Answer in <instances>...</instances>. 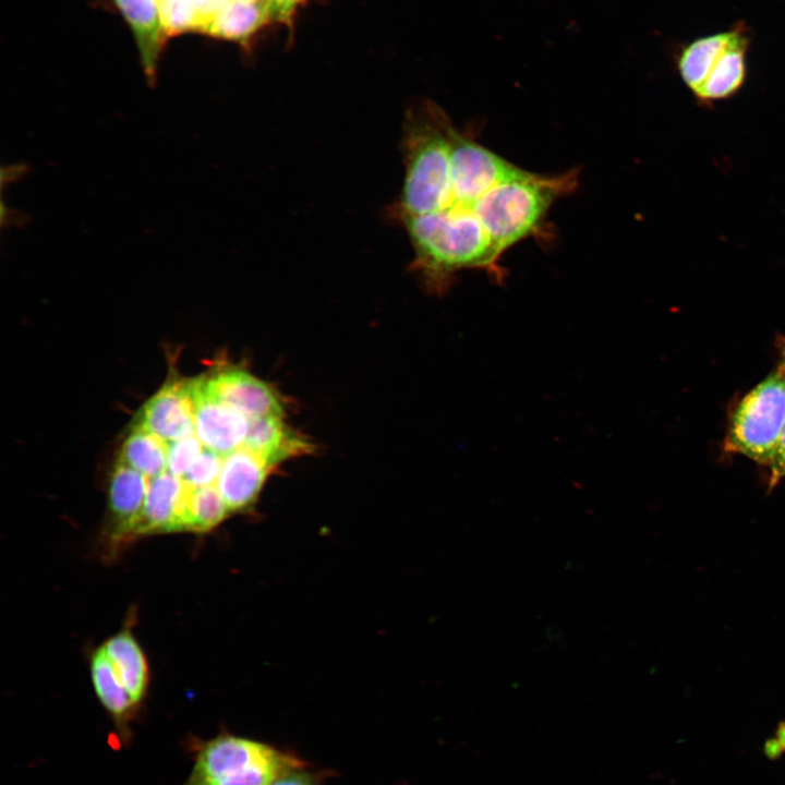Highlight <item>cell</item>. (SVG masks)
I'll use <instances>...</instances> for the list:
<instances>
[{
	"label": "cell",
	"mask_w": 785,
	"mask_h": 785,
	"mask_svg": "<svg viewBox=\"0 0 785 785\" xmlns=\"http://www.w3.org/2000/svg\"><path fill=\"white\" fill-rule=\"evenodd\" d=\"M404 177L389 213L407 232L412 268L436 291L467 269L500 282L505 253L541 235L553 204L578 185L576 169L536 173L497 155L428 100L406 113Z\"/></svg>",
	"instance_id": "obj_1"
},
{
	"label": "cell",
	"mask_w": 785,
	"mask_h": 785,
	"mask_svg": "<svg viewBox=\"0 0 785 785\" xmlns=\"http://www.w3.org/2000/svg\"><path fill=\"white\" fill-rule=\"evenodd\" d=\"M183 785H270L307 762L292 751L230 733L197 744Z\"/></svg>",
	"instance_id": "obj_2"
},
{
	"label": "cell",
	"mask_w": 785,
	"mask_h": 785,
	"mask_svg": "<svg viewBox=\"0 0 785 785\" xmlns=\"http://www.w3.org/2000/svg\"><path fill=\"white\" fill-rule=\"evenodd\" d=\"M771 373L735 407L724 439V451L739 454L769 467L785 423V338Z\"/></svg>",
	"instance_id": "obj_3"
},
{
	"label": "cell",
	"mask_w": 785,
	"mask_h": 785,
	"mask_svg": "<svg viewBox=\"0 0 785 785\" xmlns=\"http://www.w3.org/2000/svg\"><path fill=\"white\" fill-rule=\"evenodd\" d=\"M749 37L742 26L700 37L685 46L677 70L699 105L711 106L736 95L746 75Z\"/></svg>",
	"instance_id": "obj_4"
},
{
	"label": "cell",
	"mask_w": 785,
	"mask_h": 785,
	"mask_svg": "<svg viewBox=\"0 0 785 785\" xmlns=\"http://www.w3.org/2000/svg\"><path fill=\"white\" fill-rule=\"evenodd\" d=\"M194 431L203 446L221 456L242 447L250 419L212 397L203 378L191 381Z\"/></svg>",
	"instance_id": "obj_5"
},
{
	"label": "cell",
	"mask_w": 785,
	"mask_h": 785,
	"mask_svg": "<svg viewBox=\"0 0 785 785\" xmlns=\"http://www.w3.org/2000/svg\"><path fill=\"white\" fill-rule=\"evenodd\" d=\"M206 391L224 404L253 420L283 415L279 394L267 383L250 373L231 369L203 378Z\"/></svg>",
	"instance_id": "obj_6"
},
{
	"label": "cell",
	"mask_w": 785,
	"mask_h": 785,
	"mask_svg": "<svg viewBox=\"0 0 785 785\" xmlns=\"http://www.w3.org/2000/svg\"><path fill=\"white\" fill-rule=\"evenodd\" d=\"M137 426L166 443L195 434L191 381L167 383L143 407Z\"/></svg>",
	"instance_id": "obj_7"
},
{
	"label": "cell",
	"mask_w": 785,
	"mask_h": 785,
	"mask_svg": "<svg viewBox=\"0 0 785 785\" xmlns=\"http://www.w3.org/2000/svg\"><path fill=\"white\" fill-rule=\"evenodd\" d=\"M271 470L263 458L244 447L224 456L216 486L230 511L251 507Z\"/></svg>",
	"instance_id": "obj_8"
},
{
	"label": "cell",
	"mask_w": 785,
	"mask_h": 785,
	"mask_svg": "<svg viewBox=\"0 0 785 785\" xmlns=\"http://www.w3.org/2000/svg\"><path fill=\"white\" fill-rule=\"evenodd\" d=\"M188 486L168 471L148 479L144 510L136 535L183 530Z\"/></svg>",
	"instance_id": "obj_9"
},
{
	"label": "cell",
	"mask_w": 785,
	"mask_h": 785,
	"mask_svg": "<svg viewBox=\"0 0 785 785\" xmlns=\"http://www.w3.org/2000/svg\"><path fill=\"white\" fill-rule=\"evenodd\" d=\"M148 478L119 461L109 482L108 499L113 518V536L126 540L136 535L146 497Z\"/></svg>",
	"instance_id": "obj_10"
},
{
	"label": "cell",
	"mask_w": 785,
	"mask_h": 785,
	"mask_svg": "<svg viewBox=\"0 0 785 785\" xmlns=\"http://www.w3.org/2000/svg\"><path fill=\"white\" fill-rule=\"evenodd\" d=\"M242 447L263 458L273 468L291 457L311 451V444L285 424L282 416L250 420Z\"/></svg>",
	"instance_id": "obj_11"
},
{
	"label": "cell",
	"mask_w": 785,
	"mask_h": 785,
	"mask_svg": "<svg viewBox=\"0 0 785 785\" xmlns=\"http://www.w3.org/2000/svg\"><path fill=\"white\" fill-rule=\"evenodd\" d=\"M116 2L132 26L145 74L149 81H154L164 36L158 0H116Z\"/></svg>",
	"instance_id": "obj_12"
},
{
	"label": "cell",
	"mask_w": 785,
	"mask_h": 785,
	"mask_svg": "<svg viewBox=\"0 0 785 785\" xmlns=\"http://www.w3.org/2000/svg\"><path fill=\"white\" fill-rule=\"evenodd\" d=\"M90 671L98 699L112 716L121 737L128 740L130 735L129 725L135 717L140 706L121 685L101 648L93 655Z\"/></svg>",
	"instance_id": "obj_13"
},
{
	"label": "cell",
	"mask_w": 785,
	"mask_h": 785,
	"mask_svg": "<svg viewBox=\"0 0 785 785\" xmlns=\"http://www.w3.org/2000/svg\"><path fill=\"white\" fill-rule=\"evenodd\" d=\"M273 17L275 12L271 0H231L203 33L243 43Z\"/></svg>",
	"instance_id": "obj_14"
},
{
	"label": "cell",
	"mask_w": 785,
	"mask_h": 785,
	"mask_svg": "<svg viewBox=\"0 0 785 785\" xmlns=\"http://www.w3.org/2000/svg\"><path fill=\"white\" fill-rule=\"evenodd\" d=\"M121 685L140 706L148 685V667L138 643L129 631L111 637L101 647Z\"/></svg>",
	"instance_id": "obj_15"
},
{
	"label": "cell",
	"mask_w": 785,
	"mask_h": 785,
	"mask_svg": "<svg viewBox=\"0 0 785 785\" xmlns=\"http://www.w3.org/2000/svg\"><path fill=\"white\" fill-rule=\"evenodd\" d=\"M229 512L231 511L216 484L202 487L188 486L183 509V530L207 532L222 522Z\"/></svg>",
	"instance_id": "obj_16"
},
{
	"label": "cell",
	"mask_w": 785,
	"mask_h": 785,
	"mask_svg": "<svg viewBox=\"0 0 785 785\" xmlns=\"http://www.w3.org/2000/svg\"><path fill=\"white\" fill-rule=\"evenodd\" d=\"M120 461L152 479L167 470V443L135 426L123 443Z\"/></svg>",
	"instance_id": "obj_17"
},
{
	"label": "cell",
	"mask_w": 785,
	"mask_h": 785,
	"mask_svg": "<svg viewBox=\"0 0 785 785\" xmlns=\"http://www.w3.org/2000/svg\"><path fill=\"white\" fill-rule=\"evenodd\" d=\"M164 35L198 31V20L190 0H158Z\"/></svg>",
	"instance_id": "obj_18"
},
{
	"label": "cell",
	"mask_w": 785,
	"mask_h": 785,
	"mask_svg": "<svg viewBox=\"0 0 785 785\" xmlns=\"http://www.w3.org/2000/svg\"><path fill=\"white\" fill-rule=\"evenodd\" d=\"M204 446L195 434L167 443V470L181 478L196 460Z\"/></svg>",
	"instance_id": "obj_19"
},
{
	"label": "cell",
	"mask_w": 785,
	"mask_h": 785,
	"mask_svg": "<svg viewBox=\"0 0 785 785\" xmlns=\"http://www.w3.org/2000/svg\"><path fill=\"white\" fill-rule=\"evenodd\" d=\"M222 459L224 456L204 447L196 460L181 476L182 481L190 487H202L216 484L220 473Z\"/></svg>",
	"instance_id": "obj_20"
},
{
	"label": "cell",
	"mask_w": 785,
	"mask_h": 785,
	"mask_svg": "<svg viewBox=\"0 0 785 785\" xmlns=\"http://www.w3.org/2000/svg\"><path fill=\"white\" fill-rule=\"evenodd\" d=\"M198 20V32L207 25L231 0H190Z\"/></svg>",
	"instance_id": "obj_21"
},
{
	"label": "cell",
	"mask_w": 785,
	"mask_h": 785,
	"mask_svg": "<svg viewBox=\"0 0 785 785\" xmlns=\"http://www.w3.org/2000/svg\"><path fill=\"white\" fill-rule=\"evenodd\" d=\"M323 778L322 772H314L305 766L282 775L270 785H322Z\"/></svg>",
	"instance_id": "obj_22"
},
{
	"label": "cell",
	"mask_w": 785,
	"mask_h": 785,
	"mask_svg": "<svg viewBox=\"0 0 785 785\" xmlns=\"http://www.w3.org/2000/svg\"><path fill=\"white\" fill-rule=\"evenodd\" d=\"M769 470L768 491L770 492L785 476V423Z\"/></svg>",
	"instance_id": "obj_23"
},
{
	"label": "cell",
	"mask_w": 785,
	"mask_h": 785,
	"mask_svg": "<svg viewBox=\"0 0 785 785\" xmlns=\"http://www.w3.org/2000/svg\"><path fill=\"white\" fill-rule=\"evenodd\" d=\"M303 0H271L275 17L281 22L290 23L297 7Z\"/></svg>",
	"instance_id": "obj_24"
},
{
	"label": "cell",
	"mask_w": 785,
	"mask_h": 785,
	"mask_svg": "<svg viewBox=\"0 0 785 785\" xmlns=\"http://www.w3.org/2000/svg\"><path fill=\"white\" fill-rule=\"evenodd\" d=\"M763 752L768 759L776 760L782 756L784 749L778 739L775 737L770 738L764 742Z\"/></svg>",
	"instance_id": "obj_25"
},
{
	"label": "cell",
	"mask_w": 785,
	"mask_h": 785,
	"mask_svg": "<svg viewBox=\"0 0 785 785\" xmlns=\"http://www.w3.org/2000/svg\"><path fill=\"white\" fill-rule=\"evenodd\" d=\"M25 172L24 166H10L9 168L2 169V180L8 178V181H11L12 178H19L21 174Z\"/></svg>",
	"instance_id": "obj_26"
},
{
	"label": "cell",
	"mask_w": 785,
	"mask_h": 785,
	"mask_svg": "<svg viewBox=\"0 0 785 785\" xmlns=\"http://www.w3.org/2000/svg\"><path fill=\"white\" fill-rule=\"evenodd\" d=\"M775 737L778 739L785 751V720L778 723Z\"/></svg>",
	"instance_id": "obj_27"
},
{
	"label": "cell",
	"mask_w": 785,
	"mask_h": 785,
	"mask_svg": "<svg viewBox=\"0 0 785 785\" xmlns=\"http://www.w3.org/2000/svg\"><path fill=\"white\" fill-rule=\"evenodd\" d=\"M235 1H253V0H235Z\"/></svg>",
	"instance_id": "obj_28"
}]
</instances>
